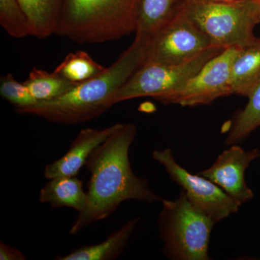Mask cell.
Wrapping results in <instances>:
<instances>
[{
    "label": "cell",
    "mask_w": 260,
    "mask_h": 260,
    "mask_svg": "<svg viewBox=\"0 0 260 260\" xmlns=\"http://www.w3.org/2000/svg\"><path fill=\"white\" fill-rule=\"evenodd\" d=\"M136 135L135 124H122L90 155L86 164L90 174L88 205L78 213L70 235H77L85 228L107 218L127 200L161 201L148 181L135 175L132 169L129 152Z\"/></svg>",
    "instance_id": "cell-1"
},
{
    "label": "cell",
    "mask_w": 260,
    "mask_h": 260,
    "mask_svg": "<svg viewBox=\"0 0 260 260\" xmlns=\"http://www.w3.org/2000/svg\"><path fill=\"white\" fill-rule=\"evenodd\" d=\"M148 42V39L135 36L131 46L102 74L78 83L57 99L15 109V112L62 124H80L97 118L114 106L116 92L141 68Z\"/></svg>",
    "instance_id": "cell-2"
},
{
    "label": "cell",
    "mask_w": 260,
    "mask_h": 260,
    "mask_svg": "<svg viewBox=\"0 0 260 260\" xmlns=\"http://www.w3.org/2000/svg\"><path fill=\"white\" fill-rule=\"evenodd\" d=\"M139 0H63L56 35L78 44L112 42L136 29Z\"/></svg>",
    "instance_id": "cell-3"
},
{
    "label": "cell",
    "mask_w": 260,
    "mask_h": 260,
    "mask_svg": "<svg viewBox=\"0 0 260 260\" xmlns=\"http://www.w3.org/2000/svg\"><path fill=\"white\" fill-rule=\"evenodd\" d=\"M158 216L162 253L173 260H207L215 222L197 209L184 191L174 200H162Z\"/></svg>",
    "instance_id": "cell-4"
},
{
    "label": "cell",
    "mask_w": 260,
    "mask_h": 260,
    "mask_svg": "<svg viewBox=\"0 0 260 260\" xmlns=\"http://www.w3.org/2000/svg\"><path fill=\"white\" fill-rule=\"evenodd\" d=\"M182 9L209 38L213 47L224 49L250 42L260 23V0H186Z\"/></svg>",
    "instance_id": "cell-5"
},
{
    "label": "cell",
    "mask_w": 260,
    "mask_h": 260,
    "mask_svg": "<svg viewBox=\"0 0 260 260\" xmlns=\"http://www.w3.org/2000/svg\"><path fill=\"white\" fill-rule=\"evenodd\" d=\"M223 50L212 47L180 64H143L116 92L112 99L113 105L140 97H152L158 101L182 87L207 61Z\"/></svg>",
    "instance_id": "cell-6"
},
{
    "label": "cell",
    "mask_w": 260,
    "mask_h": 260,
    "mask_svg": "<svg viewBox=\"0 0 260 260\" xmlns=\"http://www.w3.org/2000/svg\"><path fill=\"white\" fill-rule=\"evenodd\" d=\"M212 47L209 38L182 9L175 18L149 38L143 64H180Z\"/></svg>",
    "instance_id": "cell-7"
},
{
    "label": "cell",
    "mask_w": 260,
    "mask_h": 260,
    "mask_svg": "<svg viewBox=\"0 0 260 260\" xmlns=\"http://www.w3.org/2000/svg\"><path fill=\"white\" fill-rule=\"evenodd\" d=\"M153 158L165 169L168 175L182 188L193 206L209 217L215 223L237 213L240 203L220 186L199 174H191L175 160L172 150H155Z\"/></svg>",
    "instance_id": "cell-8"
},
{
    "label": "cell",
    "mask_w": 260,
    "mask_h": 260,
    "mask_svg": "<svg viewBox=\"0 0 260 260\" xmlns=\"http://www.w3.org/2000/svg\"><path fill=\"white\" fill-rule=\"evenodd\" d=\"M241 47L226 48L207 61L180 88L159 99L164 104L182 107L208 105L220 97L232 95L233 63Z\"/></svg>",
    "instance_id": "cell-9"
},
{
    "label": "cell",
    "mask_w": 260,
    "mask_h": 260,
    "mask_svg": "<svg viewBox=\"0 0 260 260\" xmlns=\"http://www.w3.org/2000/svg\"><path fill=\"white\" fill-rule=\"evenodd\" d=\"M259 155L258 149L245 151L241 147L233 145L219 155L211 167L198 174L213 181L242 205L254 196L246 185L244 174L251 162Z\"/></svg>",
    "instance_id": "cell-10"
},
{
    "label": "cell",
    "mask_w": 260,
    "mask_h": 260,
    "mask_svg": "<svg viewBox=\"0 0 260 260\" xmlns=\"http://www.w3.org/2000/svg\"><path fill=\"white\" fill-rule=\"evenodd\" d=\"M121 125V123H116L104 129H82L72 142L68 152L61 158L46 166L44 177L49 180L56 177L78 176L80 169L86 166L94 150Z\"/></svg>",
    "instance_id": "cell-11"
},
{
    "label": "cell",
    "mask_w": 260,
    "mask_h": 260,
    "mask_svg": "<svg viewBox=\"0 0 260 260\" xmlns=\"http://www.w3.org/2000/svg\"><path fill=\"white\" fill-rule=\"evenodd\" d=\"M39 201L54 209L68 208L78 213L86 209L88 195L84 191L83 181L77 176L49 179L39 194Z\"/></svg>",
    "instance_id": "cell-12"
},
{
    "label": "cell",
    "mask_w": 260,
    "mask_h": 260,
    "mask_svg": "<svg viewBox=\"0 0 260 260\" xmlns=\"http://www.w3.org/2000/svg\"><path fill=\"white\" fill-rule=\"evenodd\" d=\"M260 83V38H254L239 49L233 63L232 95L249 97Z\"/></svg>",
    "instance_id": "cell-13"
},
{
    "label": "cell",
    "mask_w": 260,
    "mask_h": 260,
    "mask_svg": "<svg viewBox=\"0 0 260 260\" xmlns=\"http://www.w3.org/2000/svg\"><path fill=\"white\" fill-rule=\"evenodd\" d=\"M140 218L132 219L120 229L108 236L104 242L85 245L74 249L66 255L56 256V260H114L125 250L130 238L140 221Z\"/></svg>",
    "instance_id": "cell-14"
},
{
    "label": "cell",
    "mask_w": 260,
    "mask_h": 260,
    "mask_svg": "<svg viewBox=\"0 0 260 260\" xmlns=\"http://www.w3.org/2000/svg\"><path fill=\"white\" fill-rule=\"evenodd\" d=\"M186 0H139L137 10L136 37L149 39L182 10Z\"/></svg>",
    "instance_id": "cell-15"
},
{
    "label": "cell",
    "mask_w": 260,
    "mask_h": 260,
    "mask_svg": "<svg viewBox=\"0 0 260 260\" xmlns=\"http://www.w3.org/2000/svg\"><path fill=\"white\" fill-rule=\"evenodd\" d=\"M28 18L30 34L44 39L55 34L63 0H19Z\"/></svg>",
    "instance_id": "cell-16"
},
{
    "label": "cell",
    "mask_w": 260,
    "mask_h": 260,
    "mask_svg": "<svg viewBox=\"0 0 260 260\" xmlns=\"http://www.w3.org/2000/svg\"><path fill=\"white\" fill-rule=\"evenodd\" d=\"M38 102H49L64 95L78 83H73L53 72L32 68L24 82Z\"/></svg>",
    "instance_id": "cell-17"
},
{
    "label": "cell",
    "mask_w": 260,
    "mask_h": 260,
    "mask_svg": "<svg viewBox=\"0 0 260 260\" xmlns=\"http://www.w3.org/2000/svg\"><path fill=\"white\" fill-rule=\"evenodd\" d=\"M106 69L86 51H78L68 54L54 72L70 82L80 83L102 74Z\"/></svg>",
    "instance_id": "cell-18"
},
{
    "label": "cell",
    "mask_w": 260,
    "mask_h": 260,
    "mask_svg": "<svg viewBox=\"0 0 260 260\" xmlns=\"http://www.w3.org/2000/svg\"><path fill=\"white\" fill-rule=\"evenodd\" d=\"M245 108L234 118L225 145H237L260 126V83L250 95Z\"/></svg>",
    "instance_id": "cell-19"
},
{
    "label": "cell",
    "mask_w": 260,
    "mask_h": 260,
    "mask_svg": "<svg viewBox=\"0 0 260 260\" xmlns=\"http://www.w3.org/2000/svg\"><path fill=\"white\" fill-rule=\"evenodd\" d=\"M0 25L15 39L30 36L28 18L19 0H0Z\"/></svg>",
    "instance_id": "cell-20"
},
{
    "label": "cell",
    "mask_w": 260,
    "mask_h": 260,
    "mask_svg": "<svg viewBox=\"0 0 260 260\" xmlns=\"http://www.w3.org/2000/svg\"><path fill=\"white\" fill-rule=\"evenodd\" d=\"M0 95L14 106L15 109L32 107L38 103L25 83L15 80L11 73L1 77Z\"/></svg>",
    "instance_id": "cell-21"
},
{
    "label": "cell",
    "mask_w": 260,
    "mask_h": 260,
    "mask_svg": "<svg viewBox=\"0 0 260 260\" xmlns=\"http://www.w3.org/2000/svg\"><path fill=\"white\" fill-rule=\"evenodd\" d=\"M0 259L1 260H25L27 256L17 248L0 242Z\"/></svg>",
    "instance_id": "cell-22"
},
{
    "label": "cell",
    "mask_w": 260,
    "mask_h": 260,
    "mask_svg": "<svg viewBox=\"0 0 260 260\" xmlns=\"http://www.w3.org/2000/svg\"><path fill=\"white\" fill-rule=\"evenodd\" d=\"M141 111L142 112H150L153 111L154 107L153 104H149V103H146V104H142L141 107Z\"/></svg>",
    "instance_id": "cell-23"
},
{
    "label": "cell",
    "mask_w": 260,
    "mask_h": 260,
    "mask_svg": "<svg viewBox=\"0 0 260 260\" xmlns=\"http://www.w3.org/2000/svg\"><path fill=\"white\" fill-rule=\"evenodd\" d=\"M208 1L218 2V3H228V2H232L234 0H208Z\"/></svg>",
    "instance_id": "cell-24"
}]
</instances>
